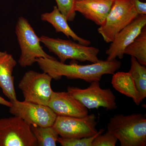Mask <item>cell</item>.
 Instances as JSON below:
<instances>
[{
	"label": "cell",
	"mask_w": 146,
	"mask_h": 146,
	"mask_svg": "<svg viewBox=\"0 0 146 146\" xmlns=\"http://www.w3.org/2000/svg\"><path fill=\"white\" fill-rule=\"evenodd\" d=\"M36 62L44 72L48 74L55 80L65 76L70 79L82 80L91 83L100 81L105 74H113L121 65V62L115 60H100L90 65H78L75 63L65 64L56 59L48 58H37Z\"/></svg>",
	"instance_id": "obj_1"
},
{
	"label": "cell",
	"mask_w": 146,
	"mask_h": 146,
	"mask_svg": "<svg viewBox=\"0 0 146 146\" xmlns=\"http://www.w3.org/2000/svg\"><path fill=\"white\" fill-rule=\"evenodd\" d=\"M107 130L117 137L121 146H146L145 115H115L110 120Z\"/></svg>",
	"instance_id": "obj_2"
},
{
	"label": "cell",
	"mask_w": 146,
	"mask_h": 146,
	"mask_svg": "<svg viewBox=\"0 0 146 146\" xmlns=\"http://www.w3.org/2000/svg\"><path fill=\"white\" fill-rule=\"evenodd\" d=\"M40 38L49 51L56 55L60 62L65 63L71 59L80 62L89 61L92 63L100 61L98 57L100 49L76 43L70 40L54 38L43 35Z\"/></svg>",
	"instance_id": "obj_3"
},
{
	"label": "cell",
	"mask_w": 146,
	"mask_h": 146,
	"mask_svg": "<svg viewBox=\"0 0 146 146\" xmlns=\"http://www.w3.org/2000/svg\"><path fill=\"white\" fill-rule=\"evenodd\" d=\"M16 34L21 50L18 63L21 67L31 66L39 58L54 59L55 58L47 54L40 45V38L34 29L23 17L18 18L16 24Z\"/></svg>",
	"instance_id": "obj_4"
},
{
	"label": "cell",
	"mask_w": 146,
	"mask_h": 146,
	"mask_svg": "<svg viewBox=\"0 0 146 146\" xmlns=\"http://www.w3.org/2000/svg\"><path fill=\"white\" fill-rule=\"evenodd\" d=\"M138 15L132 0H114L104 24L100 26L98 31L105 42L111 43L118 33Z\"/></svg>",
	"instance_id": "obj_5"
},
{
	"label": "cell",
	"mask_w": 146,
	"mask_h": 146,
	"mask_svg": "<svg viewBox=\"0 0 146 146\" xmlns=\"http://www.w3.org/2000/svg\"><path fill=\"white\" fill-rule=\"evenodd\" d=\"M52 79L44 72L31 70L25 73L18 85L24 101L47 106L53 92L51 86Z\"/></svg>",
	"instance_id": "obj_6"
},
{
	"label": "cell",
	"mask_w": 146,
	"mask_h": 146,
	"mask_svg": "<svg viewBox=\"0 0 146 146\" xmlns=\"http://www.w3.org/2000/svg\"><path fill=\"white\" fill-rule=\"evenodd\" d=\"M31 126L18 117L0 119V146H36Z\"/></svg>",
	"instance_id": "obj_7"
},
{
	"label": "cell",
	"mask_w": 146,
	"mask_h": 146,
	"mask_svg": "<svg viewBox=\"0 0 146 146\" xmlns=\"http://www.w3.org/2000/svg\"><path fill=\"white\" fill-rule=\"evenodd\" d=\"M90 83L89 87L84 89L68 86L67 91L88 109H98L102 107L110 110L117 108L116 97L110 89H102L98 81Z\"/></svg>",
	"instance_id": "obj_8"
},
{
	"label": "cell",
	"mask_w": 146,
	"mask_h": 146,
	"mask_svg": "<svg viewBox=\"0 0 146 146\" xmlns=\"http://www.w3.org/2000/svg\"><path fill=\"white\" fill-rule=\"evenodd\" d=\"M96 118L94 114L82 117L57 116L52 127L62 138L90 137L98 132Z\"/></svg>",
	"instance_id": "obj_9"
},
{
	"label": "cell",
	"mask_w": 146,
	"mask_h": 146,
	"mask_svg": "<svg viewBox=\"0 0 146 146\" xmlns=\"http://www.w3.org/2000/svg\"><path fill=\"white\" fill-rule=\"evenodd\" d=\"M9 112L23 119L30 125L35 126H52L57 115L50 108L25 101L17 100L11 102Z\"/></svg>",
	"instance_id": "obj_10"
},
{
	"label": "cell",
	"mask_w": 146,
	"mask_h": 146,
	"mask_svg": "<svg viewBox=\"0 0 146 146\" xmlns=\"http://www.w3.org/2000/svg\"><path fill=\"white\" fill-rule=\"evenodd\" d=\"M145 26L146 15H138L129 25L118 33L106 51L108 56L106 60L111 61L117 58L122 59L126 48L136 39Z\"/></svg>",
	"instance_id": "obj_11"
},
{
	"label": "cell",
	"mask_w": 146,
	"mask_h": 146,
	"mask_svg": "<svg viewBox=\"0 0 146 146\" xmlns=\"http://www.w3.org/2000/svg\"><path fill=\"white\" fill-rule=\"evenodd\" d=\"M47 106L57 116L82 117L88 115V109L67 92L53 91Z\"/></svg>",
	"instance_id": "obj_12"
},
{
	"label": "cell",
	"mask_w": 146,
	"mask_h": 146,
	"mask_svg": "<svg viewBox=\"0 0 146 146\" xmlns=\"http://www.w3.org/2000/svg\"><path fill=\"white\" fill-rule=\"evenodd\" d=\"M114 1V0L76 1L75 10L101 26L104 24Z\"/></svg>",
	"instance_id": "obj_13"
},
{
	"label": "cell",
	"mask_w": 146,
	"mask_h": 146,
	"mask_svg": "<svg viewBox=\"0 0 146 146\" xmlns=\"http://www.w3.org/2000/svg\"><path fill=\"white\" fill-rule=\"evenodd\" d=\"M17 62L12 55L6 51H0V88L11 102L17 100L12 75Z\"/></svg>",
	"instance_id": "obj_14"
},
{
	"label": "cell",
	"mask_w": 146,
	"mask_h": 146,
	"mask_svg": "<svg viewBox=\"0 0 146 146\" xmlns=\"http://www.w3.org/2000/svg\"><path fill=\"white\" fill-rule=\"evenodd\" d=\"M41 19L42 21H46L52 25L56 33H63L68 38L71 37L74 41L82 44L86 46L91 44L90 41L78 36L71 29L67 19L58 10L57 6H54L52 11L50 13H42Z\"/></svg>",
	"instance_id": "obj_15"
},
{
	"label": "cell",
	"mask_w": 146,
	"mask_h": 146,
	"mask_svg": "<svg viewBox=\"0 0 146 146\" xmlns=\"http://www.w3.org/2000/svg\"><path fill=\"white\" fill-rule=\"evenodd\" d=\"M113 75L111 83L114 89L126 96L131 98L137 105H139L143 99L137 90L130 73L117 72Z\"/></svg>",
	"instance_id": "obj_16"
},
{
	"label": "cell",
	"mask_w": 146,
	"mask_h": 146,
	"mask_svg": "<svg viewBox=\"0 0 146 146\" xmlns=\"http://www.w3.org/2000/svg\"><path fill=\"white\" fill-rule=\"evenodd\" d=\"M124 54L135 57L141 65L146 66V26L143 28L136 39L126 48Z\"/></svg>",
	"instance_id": "obj_17"
},
{
	"label": "cell",
	"mask_w": 146,
	"mask_h": 146,
	"mask_svg": "<svg viewBox=\"0 0 146 146\" xmlns=\"http://www.w3.org/2000/svg\"><path fill=\"white\" fill-rule=\"evenodd\" d=\"M129 72L131 75L137 90L144 99L146 97V68L133 56L131 57V67Z\"/></svg>",
	"instance_id": "obj_18"
},
{
	"label": "cell",
	"mask_w": 146,
	"mask_h": 146,
	"mask_svg": "<svg viewBox=\"0 0 146 146\" xmlns=\"http://www.w3.org/2000/svg\"><path fill=\"white\" fill-rule=\"evenodd\" d=\"M30 126L37 141V146H56L59 135L52 126L42 127Z\"/></svg>",
	"instance_id": "obj_19"
},
{
	"label": "cell",
	"mask_w": 146,
	"mask_h": 146,
	"mask_svg": "<svg viewBox=\"0 0 146 146\" xmlns=\"http://www.w3.org/2000/svg\"><path fill=\"white\" fill-rule=\"evenodd\" d=\"M104 131V129H101L94 136L85 138H67L58 137L57 142L62 146H92L94 139Z\"/></svg>",
	"instance_id": "obj_20"
},
{
	"label": "cell",
	"mask_w": 146,
	"mask_h": 146,
	"mask_svg": "<svg viewBox=\"0 0 146 146\" xmlns=\"http://www.w3.org/2000/svg\"><path fill=\"white\" fill-rule=\"evenodd\" d=\"M76 0H55L57 7L68 21H73L76 16L75 4Z\"/></svg>",
	"instance_id": "obj_21"
},
{
	"label": "cell",
	"mask_w": 146,
	"mask_h": 146,
	"mask_svg": "<svg viewBox=\"0 0 146 146\" xmlns=\"http://www.w3.org/2000/svg\"><path fill=\"white\" fill-rule=\"evenodd\" d=\"M118 139L111 132L107 131L104 134H100L94 139L92 146H115Z\"/></svg>",
	"instance_id": "obj_22"
},
{
	"label": "cell",
	"mask_w": 146,
	"mask_h": 146,
	"mask_svg": "<svg viewBox=\"0 0 146 146\" xmlns=\"http://www.w3.org/2000/svg\"><path fill=\"white\" fill-rule=\"evenodd\" d=\"M134 7L138 15H146V3L140 0H132Z\"/></svg>",
	"instance_id": "obj_23"
},
{
	"label": "cell",
	"mask_w": 146,
	"mask_h": 146,
	"mask_svg": "<svg viewBox=\"0 0 146 146\" xmlns=\"http://www.w3.org/2000/svg\"><path fill=\"white\" fill-rule=\"evenodd\" d=\"M0 104L5 106L8 107H10L12 106L11 102H9L6 100H5L3 98L0 96Z\"/></svg>",
	"instance_id": "obj_24"
},
{
	"label": "cell",
	"mask_w": 146,
	"mask_h": 146,
	"mask_svg": "<svg viewBox=\"0 0 146 146\" xmlns=\"http://www.w3.org/2000/svg\"><path fill=\"white\" fill-rule=\"evenodd\" d=\"M76 1H80V0H76Z\"/></svg>",
	"instance_id": "obj_25"
}]
</instances>
